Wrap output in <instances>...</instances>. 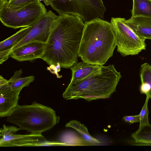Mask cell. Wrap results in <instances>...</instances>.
<instances>
[{
  "mask_svg": "<svg viewBox=\"0 0 151 151\" xmlns=\"http://www.w3.org/2000/svg\"><path fill=\"white\" fill-rule=\"evenodd\" d=\"M55 142L47 141L41 134L32 133L28 134H12L1 137L0 147H28L55 146Z\"/></svg>",
  "mask_w": 151,
  "mask_h": 151,
  "instance_id": "ba28073f",
  "label": "cell"
},
{
  "mask_svg": "<svg viewBox=\"0 0 151 151\" xmlns=\"http://www.w3.org/2000/svg\"><path fill=\"white\" fill-rule=\"evenodd\" d=\"M39 0L40 1H44L45 0Z\"/></svg>",
  "mask_w": 151,
  "mask_h": 151,
  "instance_id": "484cf974",
  "label": "cell"
},
{
  "mask_svg": "<svg viewBox=\"0 0 151 151\" xmlns=\"http://www.w3.org/2000/svg\"><path fill=\"white\" fill-rule=\"evenodd\" d=\"M45 43L32 42L27 43L11 52L10 56L19 61H32L41 58L43 55Z\"/></svg>",
  "mask_w": 151,
  "mask_h": 151,
  "instance_id": "9c48e42d",
  "label": "cell"
},
{
  "mask_svg": "<svg viewBox=\"0 0 151 151\" xmlns=\"http://www.w3.org/2000/svg\"><path fill=\"white\" fill-rule=\"evenodd\" d=\"M102 65L90 64L82 61L76 63L71 68L72 78L68 86L75 84L99 72Z\"/></svg>",
  "mask_w": 151,
  "mask_h": 151,
  "instance_id": "30bf717a",
  "label": "cell"
},
{
  "mask_svg": "<svg viewBox=\"0 0 151 151\" xmlns=\"http://www.w3.org/2000/svg\"><path fill=\"white\" fill-rule=\"evenodd\" d=\"M30 27L22 28L15 34L1 42L0 51L12 48L26 35Z\"/></svg>",
  "mask_w": 151,
  "mask_h": 151,
  "instance_id": "2e32d148",
  "label": "cell"
},
{
  "mask_svg": "<svg viewBox=\"0 0 151 151\" xmlns=\"http://www.w3.org/2000/svg\"><path fill=\"white\" fill-rule=\"evenodd\" d=\"M125 22L139 37L151 40V19L131 16Z\"/></svg>",
  "mask_w": 151,
  "mask_h": 151,
  "instance_id": "7c38bea8",
  "label": "cell"
},
{
  "mask_svg": "<svg viewBox=\"0 0 151 151\" xmlns=\"http://www.w3.org/2000/svg\"><path fill=\"white\" fill-rule=\"evenodd\" d=\"M122 76L113 65L102 66L99 73L68 86L63 96L66 100L83 99L88 101L110 97Z\"/></svg>",
  "mask_w": 151,
  "mask_h": 151,
  "instance_id": "3957f363",
  "label": "cell"
},
{
  "mask_svg": "<svg viewBox=\"0 0 151 151\" xmlns=\"http://www.w3.org/2000/svg\"><path fill=\"white\" fill-rule=\"evenodd\" d=\"M85 25L78 16L59 15L52 23L41 59L51 66L71 68L78 62Z\"/></svg>",
  "mask_w": 151,
  "mask_h": 151,
  "instance_id": "6da1fadb",
  "label": "cell"
},
{
  "mask_svg": "<svg viewBox=\"0 0 151 151\" xmlns=\"http://www.w3.org/2000/svg\"><path fill=\"white\" fill-rule=\"evenodd\" d=\"M6 117V121L20 130L37 134L50 130L60 120L53 109L36 102L30 105H18Z\"/></svg>",
  "mask_w": 151,
  "mask_h": 151,
  "instance_id": "277c9868",
  "label": "cell"
},
{
  "mask_svg": "<svg viewBox=\"0 0 151 151\" xmlns=\"http://www.w3.org/2000/svg\"><path fill=\"white\" fill-rule=\"evenodd\" d=\"M20 130L19 127L14 126H7L4 124L3 128L0 129V136L1 137H6L13 134Z\"/></svg>",
  "mask_w": 151,
  "mask_h": 151,
  "instance_id": "44dd1931",
  "label": "cell"
},
{
  "mask_svg": "<svg viewBox=\"0 0 151 151\" xmlns=\"http://www.w3.org/2000/svg\"><path fill=\"white\" fill-rule=\"evenodd\" d=\"M146 98L145 104L139 114L140 118L139 127L149 124L148 119L149 110L148 103L150 97L146 95Z\"/></svg>",
  "mask_w": 151,
  "mask_h": 151,
  "instance_id": "ffe728a7",
  "label": "cell"
},
{
  "mask_svg": "<svg viewBox=\"0 0 151 151\" xmlns=\"http://www.w3.org/2000/svg\"><path fill=\"white\" fill-rule=\"evenodd\" d=\"M9 0H0V20L5 26L14 29L32 26L47 12L45 6L35 0L15 9L7 6Z\"/></svg>",
  "mask_w": 151,
  "mask_h": 151,
  "instance_id": "5b68a950",
  "label": "cell"
},
{
  "mask_svg": "<svg viewBox=\"0 0 151 151\" xmlns=\"http://www.w3.org/2000/svg\"><path fill=\"white\" fill-rule=\"evenodd\" d=\"M126 20L112 17L111 20L116 38L117 51L124 57L137 55L146 47L145 40L138 36L125 23Z\"/></svg>",
  "mask_w": 151,
  "mask_h": 151,
  "instance_id": "8992f818",
  "label": "cell"
},
{
  "mask_svg": "<svg viewBox=\"0 0 151 151\" xmlns=\"http://www.w3.org/2000/svg\"><path fill=\"white\" fill-rule=\"evenodd\" d=\"M20 92L11 88L0 90V116H7L18 106Z\"/></svg>",
  "mask_w": 151,
  "mask_h": 151,
  "instance_id": "8fae6325",
  "label": "cell"
},
{
  "mask_svg": "<svg viewBox=\"0 0 151 151\" xmlns=\"http://www.w3.org/2000/svg\"><path fill=\"white\" fill-rule=\"evenodd\" d=\"M73 139L72 133L66 132L61 135L58 141L62 143L63 146L94 145V144L86 141L81 137L74 139Z\"/></svg>",
  "mask_w": 151,
  "mask_h": 151,
  "instance_id": "ac0fdd59",
  "label": "cell"
},
{
  "mask_svg": "<svg viewBox=\"0 0 151 151\" xmlns=\"http://www.w3.org/2000/svg\"><path fill=\"white\" fill-rule=\"evenodd\" d=\"M35 0H9L7 6L12 9H15Z\"/></svg>",
  "mask_w": 151,
  "mask_h": 151,
  "instance_id": "7402d4cb",
  "label": "cell"
},
{
  "mask_svg": "<svg viewBox=\"0 0 151 151\" xmlns=\"http://www.w3.org/2000/svg\"><path fill=\"white\" fill-rule=\"evenodd\" d=\"M12 48L0 51V63L2 64L10 56Z\"/></svg>",
  "mask_w": 151,
  "mask_h": 151,
  "instance_id": "cb8c5ba5",
  "label": "cell"
},
{
  "mask_svg": "<svg viewBox=\"0 0 151 151\" xmlns=\"http://www.w3.org/2000/svg\"><path fill=\"white\" fill-rule=\"evenodd\" d=\"M122 119L126 122L132 124L139 122L140 118L139 115L133 116H126L123 117Z\"/></svg>",
  "mask_w": 151,
  "mask_h": 151,
  "instance_id": "603a6c76",
  "label": "cell"
},
{
  "mask_svg": "<svg viewBox=\"0 0 151 151\" xmlns=\"http://www.w3.org/2000/svg\"><path fill=\"white\" fill-rule=\"evenodd\" d=\"M58 16L51 10L47 11L45 14L30 27L26 35L12 47L11 51L32 42L45 43L50 33L52 23Z\"/></svg>",
  "mask_w": 151,
  "mask_h": 151,
  "instance_id": "52a82bcc",
  "label": "cell"
},
{
  "mask_svg": "<svg viewBox=\"0 0 151 151\" xmlns=\"http://www.w3.org/2000/svg\"><path fill=\"white\" fill-rule=\"evenodd\" d=\"M66 127H71L76 130L81 136L87 142L96 145L100 143L89 133L86 127L79 122L75 120H71L65 125Z\"/></svg>",
  "mask_w": 151,
  "mask_h": 151,
  "instance_id": "e0dca14e",
  "label": "cell"
},
{
  "mask_svg": "<svg viewBox=\"0 0 151 151\" xmlns=\"http://www.w3.org/2000/svg\"><path fill=\"white\" fill-rule=\"evenodd\" d=\"M132 16L151 19V0H133Z\"/></svg>",
  "mask_w": 151,
  "mask_h": 151,
  "instance_id": "4fadbf2b",
  "label": "cell"
},
{
  "mask_svg": "<svg viewBox=\"0 0 151 151\" xmlns=\"http://www.w3.org/2000/svg\"><path fill=\"white\" fill-rule=\"evenodd\" d=\"M132 137L135 144L138 145H151V124H150L139 128Z\"/></svg>",
  "mask_w": 151,
  "mask_h": 151,
  "instance_id": "5bb4252c",
  "label": "cell"
},
{
  "mask_svg": "<svg viewBox=\"0 0 151 151\" xmlns=\"http://www.w3.org/2000/svg\"><path fill=\"white\" fill-rule=\"evenodd\" d=\"M140 88V90L141 93L145 94L146 95L148 94L150 90V87L147 83L141 82Z\"/></svg>",
  "mask_w": 151,
  "mask_h": 151,
  "instance_id": "d4e9b609",
  "label": "cell"
},
{
  "mask_svg": "<svg viewBox=\"0 0 151 151\" xmlns=\"http://www.w3.org/2000/svg\"><path fill=\"white\" fill-rule=\"evenodd\" d=\"M141 82L147 83L150 87V90L147 95L151 98V65L148 63H145L141 65L140 71Z\"/></svg>",
  "mask_w": 151,
  "mask_h": 151,
  "instance_id": "d6986e66",
  "label": "cell"
},
{
  "mask_svg": "<svg viewBox=\"0 0 151 151\" xmlns=\"http://www.w3.org/2000/svg\"><path fill=\"white\" fill-rule=\"evenodd\" d=\"M22 73V69L15 71L14 75L9 80L11 88L12 90L20 92L24 87L28 86L34 81L35 77L32 76L21 78Z\"/></svg>",
  "mask_w": 151,
  "mask_h": 151,
  "instance_id": "9a60e30c",
  "label": "cell"
},
{
  "mask_svg": "<svg viewBox=\"0 0 151 151\" xmlns=\"http://www.w3.org/2000/svg\"><path fill=\"white\" fill-rule=\"evenodd\" d=\"M78 57L90 64L104 65L112 56L116 38L111 23L96 19L85 23Z\"/></svg>",
  "mask_w": 151,
  "mask_h": 151,
  "instance_id": "7a4b0ae2",
  "label": "cell"
}]
</instances>
